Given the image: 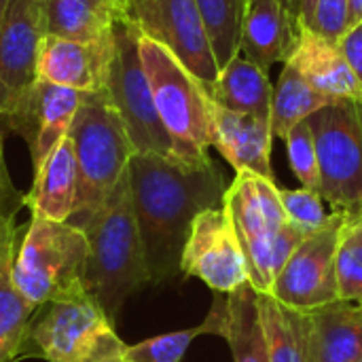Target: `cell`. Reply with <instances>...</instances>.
<instances>
[{"mask_svg":"<svg viewBox=\"0 0 362 362\" xmlns=\"http://www.w3.org/2000/svg\"><path fill=\"white\" fill-rule=\"evenodd\" d=\"M17 238L4 248L0 257V362H13L21 356L30 322L36 314L15 288L11 280V263L15 257Z\"/></svg>","mask_w":362,"mask_h":362,"instance_id":"cell-26","label":"cell"},{"mask_svg":"<svg viewBox=\"0 0 362 362\" xmlns=\"http://www.w3.org/2000/svg\"><path fill=\"white\" fill-rule=\"evenodd\" d=\"M23 206V195L13 187L11 176L4 163V148H2V132H0V221L11 218Z\"/></svg>","mask_w":362,"mask_h":362,"instance_id":"cell-34","label":"cell"},{"mask_svg":"<svg viewBox=\"0 0 362 362\" xmlns=\"http://www.w3.org/2000/svg\"><path fill=\"white\" fill-rule=\"evenodd\" d=\"M138 53L155 110L172 142V155L199 163L210 159V95L206 87L148 36H138Z\"/></svg>","mask_w":362,"mask_h":362,"instance_id":"cell-5","label":"cell"},{"mask_svg":"<svg viewBox=\"0 0 362 362\" xmlns=\"http://www.w3.org/2000/svg\"><path fill=\"white\" fill-rule=\"evenodd\" d=\"M337 47L362 83V21L348 28V32L337 40Z\"/></svg>","mask_w":362,"mask_h":362,"instance_id":"cell-35","label":"cell"},{"mask_svg":"<svg viewBox=\"0 0 362 362\" xmlns=\"http://www.w3.org/2000/svg\"><path fill=\"white\" fill-rule=\"evenodd\" d=\"M333 104L331 98L318 93L314 87H310L305 83V78L295 70V66H291L288 62H284V70L278 78V85L274 89L272 95V115H269V125H272V134L274 138H286V134L308 121L314 112H318L320 108Z\"/></svg>","mask_w":362,"mask_h":362,"instance_id":"cell-25","label":"cell"},{"mask_svg":"<svg viewBox=\"0 0 362 362\" xmlns=\"http://www.w3.org/2000/svg\"><path fill=\"white\" fill-rule=\"evenodd\" d=\"M362 358V303L335 301L310 312L308 362H358Z\"/></svg>","mask_w":362,"mask_h":362,"instance_id":"cell-20","label":"cell"},{"mask_svg":"<svg viewBox=\"0 0 362 362\" xmlns=\"http://www.w3.org/2000/svg\"><path fill=\"white\" fill-rule=\"evenodd\" d=\"M223 206L235 227L242 250L259 246L280 233L286 225V212L276 180L255 172H235L227 187Z\"/></svg>","mask_w":362,"mask_h":362,"instance_id":"cell-14","label":"cell"},{"mask_svg":"<svg viewBox=\"0 0 362 362\" xmlns=\"http://www.w3.org/2000/svg\"><path fill=\"white\" fill-rule=\"evenodd\" d=\"M346 218L333 212L322 229L301 240L272 288L274 299L308 314L339 301L335 259Z\"/></svg>","mask_w":362,"mask_h":362,"instance_id":"cell-10","label":"cell"},{"mask_svg":"<svg viewBox=\"0 0 362 362\" xmlns=\"http://www.w3.org/2000/svg\"><path fill=\"white\" fill-rule=\"evenodd\" d=\"M286 153L293 174L299 178L301 187L318 191L320 187V170H318V155H316V142L314 134L310 129V123L303 121L295 125L286 138Z\"/></svg>","mask_w":362,"mask_h":362,"instance_id":"cell-32","label":"cell"},{"mask_svg":"<svg viewBox=\"0 0 362 362\" xmlns=\"http://www.w3.org/2000/svg\"><path fill=\"white\" fill-rule=\"evenodd\" d=\"M123 17L153 38L208 89L218 66L195 0H123Z\"/></svg>","mask_w":362,"mask_h":362,"instance_id":"cell-9","label":"cell"},{"mask_svg":"<svg viewBox=\"0 0 362 362\" xmlns=\"http://www.w3.org/2000/svg\"><path fill=\"white\" fill-rule=\"evenodd\" d=\"M314 6H316V0H299V25L308 28L312 23Z\"/></svg>","mask_w":362,"mask_h":362,"instance_id":"cell-37","label":"cell"},{"mask_svg":"<svg viewBox=\"0 0 362 362\" xmlns=\"http://www.w3.org/2000/svg\"><path fill=\"white\" fill-rule=\"evenodd\" d=\"M204 325L208 335H218L229 344L233 362H269L267 337L259 316V295L250 284L229 295L216 293Z\"/></svg>","mask_w":362,"mask_h":362,"instance_id":"cell-17","label":"cell"},{"mask_svg":"<svg viewBox=\"0 0 362 362\" xmlns=\"http://www.w3.org/2000/svg\"><path fill=\"white\" fill-rule=\"evenodd\" d=\"M47 34L98 42L112 36V28L123 17V0H42Z\"/></svg>","mask_w":362,"mask_h":362,"instance_id":"cell-23","label":"cell"},{"mask_svg":"<svg viewBox=\"0 0 362 362\" xmlns=\"http://www.w3.org/2000/svg\"><path fill=\"white\" fill-rule=\"evenodd\" d=\"M206 91L221 108L269 121L274 95L269 72L242 53L218 70L216 81Z\"/></svg>","mask_w":362,"mask_h":362,"instance_id":"cell-22","label":"cell"},{"mask_svg":"<svg viewBox=\"0 0 362 362\" xmlns=\"http://www.w3.org/2000/svg\"><path fill=\"white\" fill-rule=\"evenodd\" d=\"M305 238L303 231H299L293 225H286L280 233H276L272 240L246 248V267H248V284L259 295H272V288L284 269L286 261L295 252V248Z\"/></svg>","mask_w":362,"mask_h":362,"instance_id":"cell-28","label":"cell"},{"mask_svg":"<svg viewBox=\"0 0 362 362\" xmlns=\"http://www.w3.org/2000/svg\"><path fill=\"white\" fill-rule=\"evenodd\" d=\"M199 335H208V327L204 322L193 329L151 337L136 346H127L123 352V362H180L193 339Z\"/></svg>","mask_w":362,"mask_h":362,"instance_id":"cell-30","label":"cell"},{"mask_svg":"<svg viewBox=\"0 0 362 362\" xmlns=\"http://www.w3.org/2000/svg\"><path fill=\"white\" fill-rule=\"evenodd\" d=\"M180 274L202 280L218 295L248 284V267L235 227L225 206L199 212L189 229Z\"/></svg>","mask_w":362,"mask_h":362,"instance_id":"cell-11","label":"cell"},{"mask_svg":"<svg viewBox=\"0 0 362 362\" xmlns=\"http://www.w3.org/2000/svg\"><path fill=\"white\" fill-rule=\"evenodd\" d=\"M83 233L89 244L85 288L112 322L125 301L151 282L127 172L83 227Z\"/></svg>","mask_w":362,"mask_h":362,"instance_id":"cell-2","label":"cell"},{"mask_svg":"<svg viewBox=\"0 0 362 362\" xmlns=\"http://www.w3.org/2000/svg\"><path fill=\"white\" fill-rule=\"evenodd\" d=\"M68 140L76 159V199L66 223L83 231L127 172L136 148L106 91L83 93Z\"/></svg>","mask_w":362,"mask_h":362,"instance_id":"cell-3","label":"cell"},{"mask_svg":"<svg viewBox=\"0 0 362 362\" xmlns=\"http://www.w3.org/2000/svg\"><path fill=\"white\" fill-rule=\"evenodd\" d=\"M127 176L148 280L176 278L193 218L223 206V172L212 159L191 163L174 155L134 153Z\"/></svg>","mask_w":362,"mask_h":362,"instance_id":"cell-1","label":"cell"},{"mask_svg":"<svg viewBox=\"0 0 362 362\" xmlns=\"http://www.w3.org/2000/svg\"><path fill=\"white\" fill-rule=\"evenodd\" d=\"M259 316L267 337L269 362H308V312L293 310L272 295H259Z\"/></svg>","mask_w":362,"mask_h":362,"instance_id":"cell-24","label":"cell"},{"mask_svg":"<svg viewBox=\"0 0 362 362\" xmlns=\"http://www.w3.org/2000/svg\"><path fill=\"white\" fill-rule=\"evenodd\" d=\"M361 102L339 100L308 119L318 155V193L331 212L348 218L362 214Z\"/></svg>","mask_w":362,"mask_h":362,"instance_id":"cell-7","label":"cell"},{"mask_svg":"<svg viewBox=\"0 0 362 362\" xmlns=\"http://www.w3.org/2000/svg\"><path fill=\"white\" fill-rule=\"evenodd\" d=\"M17 238V225H15V216L0 221V257L4 252V248Z\"/></svg>","mask_w":362,"mask_h":362,"instance_id":"cell-36","label":"cell"},{"mask_svg":"<svg viewBox=\"0 0 362 362\" xmlns=\"http://www.w3.org/2000/svg\"><path fill=\"white\" fill-rule=\"evenodd\" d=\"M350 2V11H348V28L356 25L362 21V0H348Z\"/></svg>","mask_w":362,"mask_h":362,"instance_id":"cell-38","label":"cell"},{"mask_svg":"<svg viewBox=\"0 0 362 362\" xmlns=\"http://www.w3.org/2000/svg\"><path fill=\"white\" fill-rule=\"evenodd\" d=\"M282 4L291 11V15L299 21V0H282Z\"/></svg>","mask_w":362,"mask_h":362,"instance_id":"cell-39","label":"cell"},{"mask_svg":"<svg viewBox=\"0 0 362 362\" xmlns=\"http://www.w3.org/2000/svg\"><path fill=\"white\" fill-rule=\"evenodd\" d=\"M83 93L36 81L17 110L2 121L6 129L21 136L30 148L32 172H36L51 151L68 136Z\"/></svg>","mask_w":362,"mask_h":362,"instance_id":"cell-13","label":"cell"},{"mask_svg":"<svg viewBox=\"0 0 362 362\" xmlns=\"http://www.w3.org/2000/svg\"><path fill=\"white\" fill-rule=\"evenodd\" d=\"M348 0H316L312 23L308 25L322 38L337 42L348 32Z\"/></svg>","mask_w":362,"mask_h":362,"instance_id":"cell-33","label":"cell"},{"mask_svg":"<svg viewBox=\"0 0 362 362\" xmlns=\"http://www.w3.org/2000/svg\"><path fill=\"white\" fill-rule=\"evenodd\" d=\"M138 36L134 23L119 17L112 28V62L106 93L125 123L136 153L172 155V142L155 110L148 81L138 53Z\"/></svg>","mask_w":362,"mask_h":362,"instance_id":"cell-8","label":"cell"},{"mask_svg":"<svg viewBox=\"0 0 362 362\" xmlns=\"http://www.w3.org/2000/svg\"><path fill=\"white\" fill-rule=\"evenodd\" d=\"M280 199L288 218V225L297 227L305 235L322 229L329 221L331 214L325 208V199L320 197L318 191L299 187V189H280Z\"/></svg>","mask_w":362,"mask_h":362,"instance_id":"cell-31","label":"cell"},{"mask_svg":"<svg viewBox=\"0 0 362 362\" xmlns=\"http://www.w3.org/2000/svg\"><path fill=\"white\" fill-rule=\"evenodd\" d=\"M358 362H362V358H361V361H358Z\"/></svg>","mask_w":362,"mask_h":362,"instance_id":"cell-41","label":"cell"},{"mask_svg":"<svg viewBox=\"0 0 362 362\" xmlns=\"http://www.w3.org/2000/svg\"><path fill=\"white\" fill-rule=\"evenodd\" d=\"M210 138L235 172H255L274 180L269 121L221 108L210 100Z\"/></svg>","mask_w":362,"mask_h":362,"instance_id":"cell-16","label":"cell"},{"mask_svg":"<svg viewBox=\"0 0 362 362\" xmlns=\"http://www.w3.org/2000/svg\"><path fill=\"white\" fill-rule=\"evenodd\" d=\"M361 104H362V102H361Z\"/></svg>","mask_w":362,"mask_h":362,"instance_id":"cell-43","label":"cell"},{"mask_svg":"<svg viewBox=\"0 0 362 362\" xmlns=\"http://www.w3.org/2000/svg\"><path fill=\"white\" fill-rule=\"evenodd\" d=\"M76 199V159L68 136L51 151L34 172L32 187L23 195L32 218L66 223Z\"/></svg>","mask_w":362,"mask_h":362,"instance_id":"cell-21","label":"cell"},{"mask_svg":"<svg viewBox=\"0 0 362 362\" xmlns=\"http://www.w3.org/2000/svg\"><path fill=\"white\" fill-rule=\"evenodd\" d=\"M318 93L333 102L348 100L361 102L362 83L352 70L350 62L339 51L337 42H331L314 30L299 25L297 45L286 59Z\"/></svg>","mask_w":362,"mask_h":362,"instance_id":"cell-18","label":"cell"},{"mask_svg":"<svg viewBox=\"0 0 362 362\" xmlns=\"http://www.w3.org/2000/svg\"><path fill=\"white\" fill-rule=\"evenodd\" d=\"M45 36L42 0H8L0 21V119L13 115L38 81Z\"/></svg>","mask_w":362,"mask_h":362,"instance_id":"cell-12","label":"cell"},{"mask_svg":"<svg viewBox=\"0 0 362 362\" xmlns=\"http://www.w3.org/2000/svg\"><path fill=\"white\" fill-rule=\"evenodd\" d=\"M299 21L282 0H246L242 49L250 62L269 72L278 62H286L297 45Z\"/></svg>","mask_w":362,"mask_h":362,"instance_id":"cell-19","label":"cell"},{"mask_svg":"<svg viewBox=\"0 0 362 362\" xmlns=\"http://www.w3.org/2000/svg\"><path fill=\"white\" fill-rule=\"evenodd\" d=\"M125 348L127 344L115 333L104 310L85 297L38 308L21 356L49 362H123Z\"/></svg>","mask_w":362,"mask_h":362,"instance_id":"cell-6","label":"cell"},{"mask_svg":"<svg viewBox=\"0 0 362 362\" xmlns=\"http://www.w3.org/2000/svg\"><path fill=\"white\" fill-rule=\"evenodd\" d=\"M337 288L341 301H362V214L346 218L337 246Z\"/></svg>","mask_w":362,"mask_h":362,"instance_id":"cell-29","label":"cell"},{"mask_svg":"<svg viewBox=\"0 0 362 362\" xmlns=\"http://www.w3.org/2000/svg\"><path fill=\"white\" fill-rule=\"evenodd\" d=\"M87 259L89 244L81 229L32 218L19 248H15L11 280L36 310L47 303L78 301L89 297L85 288Z\"/></svg>","mask_w":362,"mask_h":362,"instance_id":"cell-4","label":"cell"},{"mask_svg":"<svg viewBox=\"0 0 362 362\" xmlns=\"http://www.w3.org/2000/svg\"><path fill=\"white\" fill-rule=\"evenodd\" d=\"M361 303H362V301H361Z\"/></svg>","mask_w":362,"mask_h":362,"instance_id":"cell-42","label":"cell"},{"mask_svg":"<svg viewBox=\"0 0 362 362\" xmlns=\"http://www.w3.org/2000/svg\"><path fill=\"white\" fill-rule=\"evenodd\" d=\"M6 6H8V0H0V21H2V15L6 11Z\"/></svg>","mask_w":362,"mask_h":362,"instance_id":"cell-40","label":"cell"},{"mask_svg":"<svg viewBox=\"0 0 362 362\" xmlns=\"http://www.w3.org/2000/svg\"><path fill=\"white\" fill-rule=\"evenodd\" d=\"M218 70L227 66L242 49V25L246 0H195Z\"/></svg>","mask_w":362,"mask_h":362,"instance_id":"cell-27","label":"cell"},{"mask_svg":"<svg viewBox=\"0 0 362 362\" xmlns=\"http://www.w3.org/2000/svg\"><path fill=\"white\" fill-rule=\"evenodd\" d=\"M112 62V36L98 42H76L47 34L38 55V78L78 93L106 89Z\"/></svg>","mask_w":362,"mask_h":362,"instance_id":"cell-15","label":"cell"}]
</instances>
